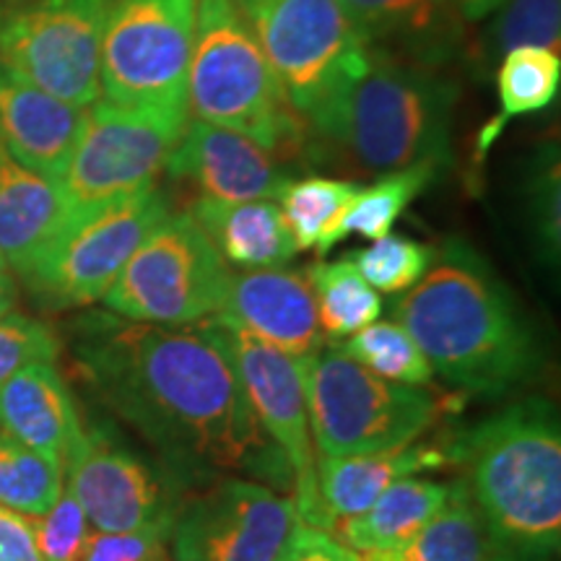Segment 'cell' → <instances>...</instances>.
Returning <instances> with one entry per match:
<instances>
[{
    "instance_id": "obj_9",
    "label": "cell",
    "mask_w": 561,
    "mask_h": 561,
    "mask_svg": "<svg viewBox=\"0 0 561 561\" xmlns=\"http://www.w3.org/2000/svg\"><path fill=\"white\" fill-rule=\"evenodd\" d=\"M195 16L198 0H107L102 100L138 110L187 112Z\"/></svg>"
},
{
    "instance_id": "obj_36",
    "label": "cell",
    "mask_w": 561,
    "mask_h": 561,
    "mask_svg": "<svg viewBox=\"0 0 561 561\" xmlns=\"http://www.w3.org/2000/svg\"><path fill=\"white\" fill-rule=\"evenodd\" d=\"M34 536L45 561H79L91 525L68 489H62L60 500L45 515L34 517Z\"/></svg>"
},
{
    "instance_id": "obj_18",
    "label": "cell",
    "mask_w": 561,
    "mask_h": 561,
    "mask_svg": "<svg viewBox=\"0 0 561 561\" xmlns=\"http://www.w3.org/2000/svg\"><path fill=\"white\" fill-rule=\"evenodd\" d=\"M83 110L0 66V149L26 170L60 182L79 138Z\"/></svg>"
},
{
    "instance_id": "obj_24",
    "label": "cell",
    "mask_w": 561,
    "mask_h": 561,
    "mask_svg": "<svg viewBox=\"0 0 561 561\" xmlns=\"http://www.w3.org/2000/svg\"><path fill=\"white\" fill-rule=\"evenodd\" d=\"M362 561H512L494 543L466 481L450 486V496L416 536L396 549L359 557Z\"/></svg>"
},
{
    "instance_id": "obj_6",
    "label": "cell",
    "mask_w": 561,
    "mask_h": 561,
    "mask_svg": "<svg viewBox=\"0 0 561 561\" xmlns=\"http://www.w3.org/2000/svg\"><path fill=\"white\" fill-rule=\"evenodd\" d=\"M310 434L320 458L371 455L413 445L442 405L426 390L382 380L341 348L301 359Z\"/></svg>"
},
{
    "instance_id": "obj_8",
    "label": "cell",
    "mask_w": 561,
    "mask_h": 561,
    "mask_svg": "<svg viewBox=\"0 0 561 561\" xmlns=\"http://www.w3.org/2000/svg\"><path fill=\"white\" fill-rule=\"evenodd\" d=\"M229 265L191 214H170L140 242L104 307L117 318L187 328L221 312Z\"/></svg>"
},
{
    "instance_id": "obj_12",
    "label": "cell",
    "mask_w": 561,
    "mask_h": 561,
    "mask_svg": "<svg viewBox=\"0 0 561 561\" xmlns=\"http://www.w3.org/2000/svg\"><path fill=\"white\" fill-rule=\"evenodd\" d=\"M191 115L94 102L58 182L68 210H79L157 185Z\"/></svg>"
},
{
    "instance_id": "obj_23",
    "label": "cell",
    "mask_w": 561,
    "mask_h": 561,
    "mask_svg": "<svg viewBox=\"0 0 561 561\" xmlns=\"http://www.w3.org/2000/svg\"><path fill=\"white\" fill-rule=\"evenodd\" d=\"M450 496V486L439 481L401 479L369 504L362 515L341 523L335 533L341 543L359 557L396 549L424 528Z\"/></svg>"
},
{
    "instance_id": "obj_37",
    "label": "cell",
    "mask_w": 561,
    "mask_h": 561,
    "mask_svg": "<svg viewBox=\"0 0 561 561\" xmlns=\"http://www.w3.org/2000/svg\"><path fill=\"white\" fill-rule=\"evenodd\" d=\"M167 541H170V533L161 530H94L87 538L79 561H172Z\"/></svg>"
},
{
    "instance_id": "obj_11",
    "label": "cell",
    "mask_w": 561,
    "mask_h": 561,
    "mask_svg": "<svg viewBox=\"0 0 561 561\" xmlns=\"http://www.w3.org/2000/svg\"><path fill=\"white\" fill-rule=\"evenodd\" d=\"M107 0H24L0 11V66L55 100L87 110L102 100Z\"/></svg>"
},
{
    "instance_id": "obj_20",
    "label": "cell",
    "mask_w": 561,
    "mask_h": 561,
    "mask_svg": "<svg viewBox=\"0 0 561 561\" xmlns=\"http://www.w3.org/2000/svg\"><path fill=\"white\" fill-rule=\"evenodd\" d=\"M453 458H458V453L434 445H405L371 455L320 458L318 489L322 510L333 525V536L341 523L362 515L390 483L421 471H437Z\"/></svg>"
},
{
    "instance_id": "obj_4",
    "label": "cell",
    "mask_w": 561,
    "mask_h": 561,
    "mask_svg": "<svg viewBox=\"0 0 561 561\" xmlns=\"http://www.w3.org/2000/svg\"><path fill=\"white\" fill-rule=\"evenodd\" d=\"M455 100L453 81L371 45L359 73L307 123L364 172L385 174L424 161L447 167Z\"/></svg>"
},
{
    "instance_id": "obj_7",
    "label": "cell",
    "mask_w": 561,
    "mask_h": 561,
    "mask_svg": "<svg viewBox=\"0 0 561 561\" xmlns=\"http://www.w3.org/2000/svg\"><path fill=\"white\" fill-rule=\"evenodd\" d=\"M167 216L170 203L157 185L100 206L68 210L58 234L21 273V280L50 310L102 301L133 252Z\"/></svg>"
},
{
    "instance_id": "obj_16",
    "label": "cell",
    "mask_w": 561,
    "mask_h": 561,
    "mask_svg": "<svg viewBox=\"0 0 561 561\" xmlns=\"http://www.w3.org/2000/svg\"><path fill=\"white\" fill-rule=\"evenodd\" d=\"M167 172L201 187L203 198L224 203L276 201L280 187L289 182L278 159L261 144L193 117L167 161Z\"/></svg>"
},
{
    "instance_id": "obj_42",
    "label": "cell",
    "mask_w": 561,
    "mask_h": 561,
    "mask_svg": "<svg viewBox=\"0 0 561 561\" xmlns=\"http://www.w3.org/2000/svg\"><path fill=\"white\" fill-rule=\"evenodd\" d=\"M0 271H9V265H5V261H3V255H0Z\"/></svg>"
},
{
    "instance_id": "obj_27",
    "label": "cell",
    "mask_w": 561,
    "mask_h": 561,
    "mask_svg": "<svg viewBox=\"0 0 561 561\" xmlns=\"http://www.w3.org/2000/svg\"><path fill=\"white\" fill-rule=\"evenodd\" d=\"M561 87V58L543 47H517L504 55L496 68L500 121L481 133V146L494 140L496 128L517 115H533L551 107Z\"/></svg>"
},
{
    "instance_id": "obj_22",
    "label": "cell",
    "mask_w": 561,
    "mask_h": 561,
    "mask_svg": "<svg viewBox=\"0 0 561 561\" xmlns=\"http://www.w3.org/2000/svg\"><path fill=\"white\" fill-rule=\"evenodd\" d=\"M187 214L231 265L248 271L280 268L297 255L284 214L273 201L224 203L201 195Z\"/></svg>"
},
{
    "instance_id": "obj_32",
    "label": "cell",
    "mask_w": 561,
    "mask_h": 561,
    "mask_svg": "<svg viewBox=\"0 0 561 561\" xmlns=\"http://www.w3.org/2000/svg\"><path fill=\"white\" fill-rule=\"evenodd\" d=\"M341 351L351 362L390 382L421 388L434 377L419 343L398 322H371L364 331L346 339Z\"/></svg>"
},
{
    "instance_id": "obj_43",
    "label": "cell",
    "mask_w": 561,
    "mask_h": 561,
    "mask_svg": "<svg viewBox=\"0 0 561 561\" xmlns=\"http://www.w3.org/2000/svg\"><path fill=\"white\" fill-rule=\"evenodd\" d=\"M257 3H261V0H257ZM257 3H255V5H257ZM255 5H252V9H255Z\"/></svg>"
},
{
    "instance_id": "obj_13",
    "label": "cell",
    "mask_w": 561,
    "mask_h": 561,
    "mask_svg": "<svg viewBox=\"0 0 561 561\" xmlns=\"http://www.w3.org/2000/svg\"><path fill=\"white\" fill-rule=\"evenodd\" d=\"M201 328L234 367L257 424L263 426L273 447L284 455L294 481L297 517L301 523L333 533L318 489L301 359L257 341L221 314L203 320Z\"/></svg>"
},
{
    "instance_id": "obj_2",
    "label": "cell",
    "mask_w": 561,
    "mask_h": 561,
    "mask_svg": "<svg viewBox=\"0 0 561 561\" xmlns=\"http://www.w3.org/2000/svg\"><path fill=\"white\" fill-rule=\"evenodd\" d=\"M434 375L476 396L520 388L541 364L536 333L504 280L471 244L434 250L430 271L392 305Z\"/></svg>"
},
{
    "instance_id": "obj_28",
    "label": "cell",
    "mask_w": 561,
    "mask_h": 561,
    "mask_svg": "<svg viewBox=\"0 0 561 561\" xmlns=\"http://www.w3.org/2000/svg\"><path fill=\"white\" fill-rule=\"evenodd\" d=\"M442 170H445V167L424 161V164L405 167V170L385 172L375 185L359 187V193L351 201L346 216H343L341 221V242L351 234L367 237V240H380V237L390 234V229L396 227V221L403 216V210L409 208L426 187L437 182Z\"/></svg>"
},
{
    "instance_id": "obj_21",
    "label": "cell",
    "mask_w": 561,
    "mask_h": 561,
    "mask_svg": "<svg viewBox=\"0 0 561 561\" xmlns=\"http://www.w3.org/2000/svg\"><path fill=\"white\" fill-rule=\"evenodd\" d=\"M68 219L58 182L26 170L0 149V255L24 273Z\"/></svg>"
},
{
    "instance_id": "obj_44",
    "label": "cell",
    "mask_w": 561,
    "mask_h": 561,
    "mask_svg": "<svg viewBox=\"0 0 561 561\" xmlns=\"http://www.w3.org/2000/svg\"><path fill=\"white\" fill-rule=\"evenodd\" d=\"M359 561H362V559H359Z\"/></svg>"
},
{
    "instance_id": "obj_14",
    "label": "cell",
    "mask_w": 561,
    "mask_h": 561,
    "mask_svg": "<svg viewBox=\"0 0 561 561\" xmlns=\"http://www.w3.org/2000/svg\"><path fill=\"white\" fill-rule=\"evenodd\" d=\"M66 489L100 533H170L180 502V479L140 458L107 426H83L62 466Z\"/></svg>"
},
{
    "instance_id": "obj_17",
    "label": "cell",
    "mask_w": 561,
    "mask_h": 561,
    "mask_svg": "<svg viewBox=\"0 0 561 561\" xmlns=\"http://www.w3.org/2000/svg\"><path fill=\"white\" fill-rule=\"evenodd\" d=\"M221 318L257 341L305 359L320 351V325L307 273L286 268L231 273Z\"/></svg>"
},
{
    "instance_id": "obj_10",
    "label": "cell",
    "mask_w": 561,
    "mask_h": 561,
    "mask_svg": "<svg viewBox=\"0 0 561 561\" xmlns=\"http://www.w3.org/2000/svg\"><path fill=\"white\" fill-rule=\"evenodd\" d=\"M294 115L310 117L367 62L371 45L339 0H261L250 13Z\"/></svg>"
},
{
    "instance_id": "obj_15",
    "label": "cell",
    "mask_w": 561,
    "mask_h": 561,
    "mask_svg": "<svg viewBox=\"0 0 561 561\" xmlns=\"http://www.w3.org/2000/svg\"><path fill=\"white\" fill-rule=\"evenodd\" d=\"M297 520L294 502L263 483L221 479L178 510L172 561H276Z\"/></svg>"
},
{
    "instance_id": "obj_3",
    "label": "cell",
    "mask_w": 561,
    "mask_h": 561,
    "mask_svg": "<svg viewBox=\"0 0 561 561\" xmlns=\"http://www.w3.org/2000/svg\"><path fill=\"white\" fill-rule=\"evenodd\" d=\"M468 494L512 561H549L561 543V430L553 405L525 398L481 421L455 447Z\"/></svg>"
},
{
    "instance_id": "obj_31",
    "label": "cell",
    "mask_w": 561,
    "mask_h": 561,
    "mask_svg": "<svg viewBox=\"0 0 561 561\" xmlns=\"http://www.w3.org/2000/svg\"><path fill=\"white\" fill-rule=\"evenodd\" d=\"M66 479L58 462L0 434V507L39 517L60 500Z\"/></svg>"
},
{
    "instance_id": "obj_29",
    "label": "cell",
    "mask_w": 561,
    "mask_h": 561,
    "mask_svg": "<svg viewBox=\"0 0 561 561\" xmlns=\"http://www.w3.org/2000/svg\"><path fill=\"white\" fill-rule=\"evenodd\" d=\"M369 45L401 39L424 50L442 42L450 9L442 0H339Z\"/></svg>"
},
{
    "instance_id": "obj_35",
    "label": "cell",
    "mask_w": 561,
    "mask_h": 561,
    "mask_svg": "<svg viewBox=\"0 0 561 561\" xmlns=\"http://www.w3.org/2000/svg\"><path fill=\"white\" fill-rule=\"evenodd\" d=\"M60 339L47 322L9 312L0 318V385L30 364L58 362Z\"/></svg>"
},
{
    "instance_id": "obj_26",
    "label": "cell",
    "mask_w": 561,
    "mask_h": 561,
    "mask_svg": "<svg viewBox=\"0 0 561 561\" xmlns=\"http://www.w3.org/2000/svg\"><path fill=\"white\" fill-rule=\"evenodd\" d=\"M307 280L318 310V325L328 339L346 341L382 314L380 294L362 278L351 257L310 265Z\"/></svg>"
},
{
    "instance_id": "obj_5",
    "label": "cell",
    "mask_w": 561,
    "mask_h": 561,
    "mask_svg": "<svg viewBox=\"0 0 561 561\" xmlns=\"http://www.w3.org/2000/svg\"><path fill=\"white\" fill-rule=\"evenodd\" d=\"M187 112L193 121L242 133L276 159L305 146V123L280 94L240 0H198Z\"/></svg>"
},
{
    "instance_id": "obj_1",
    "label": "cell",
    "mask_w": 561,
    "mask_h": 561,
    "mask_svg": "<svg viewBox=\"0 0 561 561\" xmlns=\"http://www.w3.org/2000/svg\"><path fill=\"white\" fill-rule=\"evenodd\" d=\"M73 356L94 396L164 458L178 479L291 471L257 424L237 371L198 328L133 322L112 312L76 325Z\"/></svg>"
},
{
    "instance_id": "obj_41",
    "label": "cell",
    "mask_w": 561,
    "mask_h": 561,
    "mask_svg": "<svg viewBox=\"0 0 561 561\" xmlns=\"http://www.w3.org/2000/svg\"><path fill=\"white\" fill-rule=\"evenodd\" d=\"M19 305V286L9 271H0V318L9 312H16Z\"/></svg>"
},
{
    "instance_id": "obj_39",
    "label": "cell",
    "mask_w": 561,
    "mask_h": 561,
    "mask_svg": "<svg viewBox=\"0 0 561 561\" xmlns=\"http://www.w3.org/2000/svg\"><path fill=\"white\" fill-rule=\"evenodd\" d=\"M0 561H45L34 536V517L0 507Z\"/></svg>"
},
{
    "instance_id": "obj_19",
    "label": "cell",
    "mask_w": 561,
    "mask_h": 561,
    "mask_svg": "<svg viewBox=\"0 0 561 561\" xmlns=\"http://www.w3.org/2000/svg\"><path fill=\"white\" fill-rule=\"evenodd\" d=\"M0 430L47 460L66 466L83 421L53 362L30 364L0 385Z\"/></svg>"
},
{
    "instance_id": "obj_30",
    "label": "cell",
    "mask_w": 561,
    "mask_h": 561,
    "mask_svg": "<svg viewBox=\"0 0 561 561\" xmlns=\"http://www.w3.org/2000/svg\"><path fill=\"white\" fill-rule=\"evenodd\" d=\"M494 13L476 45V58L483 66L500 62L517 47H543L559 55L561 0H504Z\"/></svg>"
},
{
    "instance_id": "obj_34",
    "label": "cell",
    "mask_w": 561,
    "mask_h": 561,
    "mask_svg": "<svg viewBox=\"0 0 561 561\" xmlns=\"http://www.w3.org/2000/svg\"><path fill=\"white\" fill-rule=\"evenodd\" d=\"M559 149L543 146L530 164L528 180V210L530 229L538 248L549 263H559L561 248V208H559Z\"/></svg>"
},
{
    "instance_id": "obj_25",
    "label": "cell",
    "mask_w": 561,
    "mask_h": 561,
    "mask_svg": "<svg viewBox=\"0 0 561 561\" xmlns=\"http://www.w3.org/2000/svg\"><path fill=\"white\" fill-rule=\"evenodd\" d=\"M359 185L333 178L289 180L278 191L280 214L291 231L297 252L318 250L328 255L341 242L339 229Z\"/></svg>"
},
{
    "instance_id": "obj_33",
    "label": "cell",
    "mask_w": 561,
    "mask_h": 561,
    "mask_svg": "<svg viewBox=\"0 0 561 561\" xmlns=\"http://www.w3.org/2000/svg\"><path fill=\"white\" fill-rule=\"evenodd\" d=\"M351 263L375 291L403 294L416 286L434 261L430 244L401 234H385L369 248L351 252Z\"/></svg>"
},
{
    "instance_id": "obj_40",
    "label": "cell",
    "mask_w": 561,
    "mask_h": 561,
    "mask_svg": "<svg viewBox=\"0 0 561 561\" xmlns=\"http://www.w3.org/2000/svg\"><path fill=\"white\" fill-rule=\"evenodd\" d=\"M453 13H458L460 19L466 21H481L486 19L489 13H494L504 0H442Z\"/></svg>"
},
{
    "instance_id": "obj_38",
    "label": "cell",
    "mask_w": 561,
    "mask_h": 561,
    "mask_svg": "<svg viewBox=\"0 0 561 561\" xmlns=\"http://www.w3.org/2000/svg\"><path fill=\"white\" fill-rule=\"evenodd\" d=\"M276 561H359V553L343 546L333 533L297 520Z\"/></svg>"
}]
</instances>
